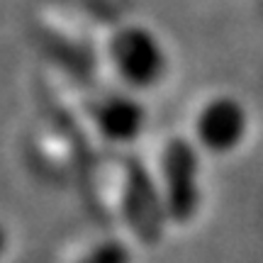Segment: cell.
I'll use <instances>...</instances> for the list:
<instances>
[{
	"label": "cell",
	"mask_w": 263,
	"mask_h": 263,
	"mask_svg": "<svg viewBox=\"0 0 263 263\" xmlns=\"http://www.w3.org/2000/svg\"><path fill=\"white\" fill-rule=\"evenodd\" d=\"M112 57L117 71L129 83H149L161 73V51L141 29H127L115 37Z\"/></svg>",
	"instance_id": "1"
},
{
	"label": "cell",
	"mask_w": 263,
	"mask_h": 263,
	"mask_svg": "<svg viewBox=\"0 0 263 263\" xmlns=\"http://www.w3.org/2000/svg\"><path fill=\"white\" fill-rule=\"evenodd\" d=\"M197 137L207 149L212 151H224L234 149L232 144L241 139L244 134V117L241 110L232 103H212L207 105L202 115L197 117Z\"/></svg>",
	"instance_id": "2"
}]
</instances>
